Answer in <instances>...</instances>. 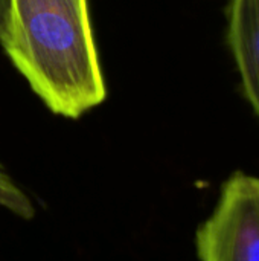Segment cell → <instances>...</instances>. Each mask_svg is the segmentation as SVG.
Here are the masks:
<instances>
[{
  "label": "cell",
  "mask_w": 259,
  "mask_h": 261,
  "mask_svg": "<svg viewBox=\"0 0 259 261\" xmlns=\"http://www.w3.org/2000/svg\"><path fill=\"white\" fill-rule=\"evenodd\" d=\"M0 44L52 113L78 119L105 101L89 0H8Z\"/></svg>",
  "instance_id": "1"
},
{
  "label": "cell",
  "mask_w": 259,
  "mask_h": 261,
  "mask_svg": "<svg viewBox=\"0 0 259 261\" xmlns=\"http://www.w3.org/2000/svg\"><path fill=\"white\" fill-rule=\"evenodd\" d=\"M200 261H259V177L234 173L195 237Z\"/></svg>",
  "instance_id": "2"
},
{
  "label": "cell",
  "mask_w": 259,
  "mask_h": 261,
  "mask_svg": "<svg viewBox=\"0 0 259 261\" xmlns=\"http://www.w3.org/2000/svg\"><path fill=\"white\" fill-rule=\"evenodd\" d=\"M227 44L243 95L259 119V0H229Z\"/></svg>",
  "instance_id": "3"
},
{
  "label": "cell",
  "mask_w": 259,
  "mask_h": 261,
  "mask_svg": "<svg viewBox=\"0 0 259 261\" xmlns=\"http://www.w3.org/2000/svg\"><path fill=\"white\" fill-rule=\"evenodd\" d=\"M0 206L11 211L12 214L31 219L34 216V206L21 188L12 180L0 162Z\"/></svg>",
  "instance_id": "4"
},
{
  "label": "cell",
  "mask_w": 259,
  "mask_h": 261,
  "mask_svg": "<svg viewBox=\"0 0 259 261\" xmlns=\"http://www.w3.org/2000/svg\"><path fill=\"white\" fill-rule=\"evenodd\" d=\"M6 12H8V0H0V35H2L3 28H5Z\"/></svg>",
  "instance_id": "5"
}]
</instances>
